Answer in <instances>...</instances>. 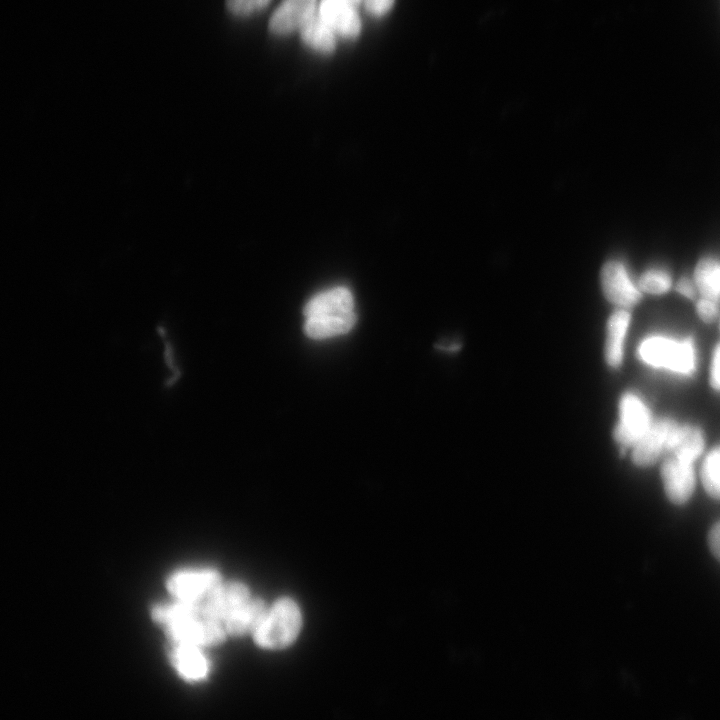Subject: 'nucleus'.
Returning <instances> with one entry per match:
<instances>
[{"label": "nucleus", "mask_w": 720, "mask_h": 720, "mask_svg": "<svg viewBox=\"0 0 720 720\" xmlns=\"http://www.w3.org/2000/svg\"><path fill=\"white\" fill-rule=\"evenodd\" d=\"M637 353L645 364L690 375L696 367V354L691 338L676 340L661 335L645 338L638 346Z\"/></svg>", "instance_id": "f257e3e1"}, {"label": "nucleus", "mask_w": 720, "mask_h": 720, "mask_svg": "<svg viewBox=\"0 0 720 720\" xmlns=\"http://www.w3.org/2000/svg\"><path fill=\"white\" fill-rule=\"evenodd\" d=\"M302 624L298 605L290 598L277 600L268 608L262 622L253 633L255 643L266 649H281L297 638Z\"/></svg>", "instance_id": "f03ea898"}, {"label": "nucleus", "mask_w": 720, "mask_h": 720, "mask_svg": "<svg viewBox=\"0 0 720 720\" xmlns=\"http://www.w3.org/2000/svg\"><path fill=\"white\" fill-rule=\"evenodd\" d=\"M652 424L651 413L634 393L623 394L619 402V420L614 428L615 441L622 447H633Z\"/></svg>", "instance_id": "7ed1b4c3"}, {"label": "nucleus", "mask_w": 720, "mask_h": 720, "mask_svg": "<svg viewBox=\"0 0 720 720\" xmlns=\"http://www.w3.org/2000/svg\"><path fill=\"white\" fill-rule=\"evenodd\" d=\"M215 569H180L170 574L166 586L173 598L202 601L220 582Z\"/></svg>", "instance_id": "20e7f679"}, {"label": "nucleus", "mask_w": 720, "mask_h": 720, "mask_svg": "<svg viewBox=\"0 0 720 720\" xmlns=\"http://www.w3.org/2000/svg\"><path fill=\"white\" fill-rule=\"evenodd\" d=\"M164 629L167 638L172 644L189 645L199 648L218 645L223 642L226 635H228L223 624L202 616Z\"/></svg>", "instance_id": "39448f33"}, {"label": "nucleus", "mask_w": 720, "mask_h": 720, "mask_svg": "<svg viewBox=\"0 0 720 720\" xmlns=\"http://www.w3.org/2000/svg\"><path fill=\"white\" fill-rule=\"evenodd\" d=\"M251 598L241 582H220L203 600L202 616L224 625L226 620Z\"/></svg>", "instance_id": "423d86ee"}, {"label": "nucleus", "mask_w": 720, "mask_h": 720, "mask_svg": "<svg viewBox=\"0 0 720 720\" xmlns=\"http://www.w3.org/2000/svg\"><path fill=\"white\" fill-rule=\"evenodd\" d=\"M678 424L671 419L652 422L647 432L633 446L632 460L640 467L653 465L665 452L671 450Z\"/></svg>", "instance_id": "0eeeda50"}, {"label": "nucleus", "mask_w": 720, "mask_h": 720, "mask_svg": "<svg viewBox=\"0 0 720 720\" xmlns=\"http://www.w3.org/2000/svg\"><path fill=\"white\" fill-rule=\"evenodd\" d=\"M601 286L606 299L621 308L632 307L641 299L639 286L632 282L625 266L617 260L603 265Z\"/></svg>", "instance_id": "6e6552de"}, {"label": "nucleus", "mask_w": 720, "mask_h": 720, "mask_svg": "<svg viewBox=\"0 0 720 720\" xmlns=\"http://www.w3.org/2000/svg\"><path fill=\"white\" fill-rule=\"evenodd\" d=\"M661 478L668 499L677 505L686 503L695 488L693 463L675 455L667 458L661 467Z\"/></svg>", "instance_id": "1a4fd4ad"}, {"label": "nucleus", "mask_w": 720, "mask_h": 720, "mask_svg": "<svg viewBox=\"0 0 720 720\" xmlns=\"http://www.w3.org/2000/svg\"><path fill=\"white\" fill-rule=\"evenodd\" d=\"M354 6L345 0H321L318 13L336 34L352 38L361 28Z\"/></svg>", "instance_id": "9d476101"}, {"label": "nucleus", "mask_w": 720, "mask_h": 720, "mask_svg": "<svg viewBox=\"0 0 720 720\" xmlns=\"http://www.w3.org/2000/svg\"><path fill=\"white\" fill-rule=\"evenodd\" d=\"M315 6L316 0H283L272 14L270 30L283 35L300 29L315 13Z\"/></svg>", "instance_id": "9b49d317"}, {"label": "nucleus", "mask_w": 720, "mask_h": 720, "mask_svg": "<svg viewBox=\"0 0 720 720\" xmlns=\"http://www.w3.org/2000/svg\"><path fill=\"white\" fill-rule=\"evenodd\" d=\"M169 660L175 671L184 680L198 682L208 675L209 661L202 652V648L172 644Z\"/></svg>", "instance_id": "f8f14e48"}, {"label": "nucleus", "mask_w": 720, "mask_h": 720, "mask_svg": "<svg viewBox=\"0 0 720 720\" xmlns=\"http://www.w3.org/2000/svg\"><path fill=\"white\" fill-rule=\"evenodd\" d=\"M631 315L625 308L614 311L608 319L604 355L610 367L617 368L623 359V345Z\"/></svg>", "instance_id": "ddd939ff"}, {"label": "nucleus", "mask_w": 720, "mask_h": 720, "mask_svg": "<svg viewBox=\"0 0 720 720\" xmlns=\"http://www.w3.org/2000/svg\"><path fill=\"white\" fill-rule=\"evenodd\" d=\"M356 322L354 311L307 317L305 332L312 339H325L350 331Z\"/></svg>", "instance_id": "4468645a"}, {"label": "nucleus", "mask_w": 720, "mask_h": 720, "mask_svg": "<svg viewBox=\"0 0 720 720\" xmlns=\"http://www.w3.org/2000/svg\"><path fill=\"white\" fill-rule=\"evenodd\" d=\"M268 608L258 598H250L224 623L228 635L243 636L256 631Z\"/></svg>", "instance_id": "2eb2a0df"}, {"label": "nucleus", "mask_w": 720, "mask_h": 720, "mask_svg": "<svg viewBox=\"0 0 720 720\" xmlns=\"http://www.w3.org/2000/svg\"><path fill=\"white\" fill-rule=\"evenodd\" d=\"M201 616L202 601L174 598L151 608V618L164 628Z\"/></svg>", "instance_id": "dca6fc26"}, {"label": "nucleus", "mask_w": 720, "mask_h": 720, "mask_svg": "<svg viewBox=\"0 0 720 720\" xmlns=\"http://www.w3.org/2000/svg\"><path fill=\"white\" fill-rule=\"evenodd\" d=\"M352 293L345 287H337L311 298L304 307L307 317L354 311Z\"/></svg>", "instance_id": "f3484780"}, {"label": "nucleus", "mask_w": 720, "mask_h": 720, "mask_svg": "<svg viewBox=\"0 0 720 720\" xmlns=\"http://www.w3.org/2000/svg\"><path fill=\"white\" fill-rule=\"evenodd\" d=\"M302 40L311 48L329 53L334 50L336 44V33L322 19L318 12H315L300 28Z\"/></svg>", "instance_id": "a211bd4d"}, {"label": "nucleus", "mask_w": 720, "mask_h": 720, "mask_svg": "<svg viewBox=\"0 0 720 720\" xmlns=\"http://www.w3.org/2000/svg\"><path fill=\"white\" fill-rule=\"evenodd\" d=\"M703 449L704 437L699 428L693 425H678L670 450L673 455L693 463Z\"/></svg>", "instance_id": "6ab92c4d"}, {"label": "nucleus", "mask_w": 720, "mask_h": 720, "mask_svg": "<svg viewBox=\"0 0 720 720\" xmlns=\"http://www.w3.org/2000/svg\"><path fill=\"white\" fill-rule=\"evenodd\" d=\"M695 285L703 297L718 301L720 299V262L706 257L696 265Z\"/></svg>", "instance_id": "aec40b11"}, {"label": "nucleus", "mask_w": 720, "mask_h": 720, "mask_svg": "<svg viewBox=\"0 0 720 720\" xmlns=\"http://www.w3.org/2000/svg\"><path fill=\"white\" fill-rule=\"evenodd\" d=\"M701 480L706 492L720 500V447L710 451L701 467Z\"/></svg>", "instance_id": "412c9836"}, {"label": "nucleus", "mask_w": 720, "mask_h": 720, "mask_svg": "<svg viewBox=\"0 0 720 720\" xmlns=\"http://www.w3.org/2000/svg\"><path fill=\"white\" fill-rule=\"evenodd\" d=\"M670 275L661 269H648L639 278L638 286L641 291L649 294H663L671 288Z\"/></svg>", "instance_id": "4be33fe9"}, {"label": "nucleus", "mask_w": 720, "mask_h": 720, "mask_svg": "<svg viewBox=\"0 0 720 720\" xmlns=\"http://www.w3.org/2000/svg\"><path fill=\"white\" fill-rule=\"evenodd\" d=\"M270 0H226L228 9L236 15L251 14L264 6Z\"/></svg>", "instance_id": "5701e85b"}, {"label": "nucleus", "mask_w": 720, "mask_h": 720, "mask_svg": "<svg viewBox=\"0 0 720 720\" xmlns=\"http://www.w3.org/2000/svg\"><path fill=\"white\" fill-rule=\"evenodd\" d=\"M696 310L704 322H712L718 315L717 301L703 297L697 301Z\"/></svg>", "instance_id": "b1692460"}, {"label": "nucleus", "mask_w": 720, "mask_h": 720, "mask_svg": "<svg viewBox=\"0 0 720 720\" xmlns=\"http://www.w3.org/2000/svg\"><path fill=\"white\" fill-rule=\"evenodd\" d=\"M366 9L372 15L381 16L386 14L393 6L395 0H363Z\"/></svg>", "instance_id": "393cba45"}, {"label": "nucleus", "mask_w": 720, "mask_h": 720, "mask_svg": "<svg viewBox=\"0 0 720 720\" xmlns=\"http://www.w3.org/2000/svg\"><path fill=\"white\" fill-rule=\"evenodd\" d=\"M710 383L713 388H715L716 390H720V343L716 347L713 354Z\"/></svg>", "instance_id": "a878e982"}, {"label": "nucleus", "mask_w": 720, "mask_h": 720, "mask_svg": "<svg viewBox=\"0 0 720 720\" xmlns=\"http://www.w3.org/2000/svg\"><path fill=\"white\" fill-rule=\"evenodd\" d=\"M708 545L712 554L720 561V521L708 533Z\"/></svg>", "instance_id": "bb28decb"}, {"label": "nucleus", "mask_w": 720, "mask_h": 720, "mask_svg": "<svg viewBox=\"0 0 720 720\" xmlns=\"http://www.w3.org/2000/svg\"><path fill=\"white\" fill-rule=\"evenodd\" d=\"M676 291L689 299H694L695 297L694 284L686 277L679 279L676 284Z\"/></svg>", "instance_id": "cd10ccee"}, {"label": "nucleus", "mask_w": 720, "mask_h": 720, "mask_svg": "<svg viewBox=\"0 0 720 720\" xmlns=\"http://www.w3.org/2000/svg\"><path fill=\"white\" fill-rule=\"evenodd\" d=\"M345 1H347V2H349V3H351V4H353V5H356V4L360 3V2L363 1V0H345Z\"/></svg>", "instance_id": "c85d7f7f"}]
</instances>
